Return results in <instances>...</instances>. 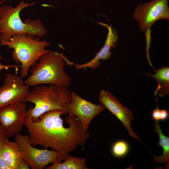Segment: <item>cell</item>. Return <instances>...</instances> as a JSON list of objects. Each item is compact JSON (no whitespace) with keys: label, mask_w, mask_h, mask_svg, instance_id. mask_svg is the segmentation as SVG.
Here are the masks:
<instances>
[{"label":"cell","mask_w":169,"mask_h":169,"mask_svg":"<svg viewBox=\"0 0 169 169\" xmlns=\"http://www.w3.org/2000/svg\"><path fill=\"white\" fill-rule=\"evenodd\" d=\"M8 0H2L1 1H0V4H2L5 1H8Z\"/></svg>","instance_id":"cb8c5ba5"},{"label":"cell","mask_w":169,"mask_h":169,"mask_svg":"<svg viewBox=\"0 0 169 169\" xmlns=\"http://www.w3.org/2000/svg\"><path fill=\"white\" fill-rule=\"evenodd\" d=\"M169 116V112L166 110L160 109L159 121H164L167 120Z\"/></svg>","instance_id":"d6986e66"},{"label":"cell","mask_w":169,"mask_h":169,"mask_svg":"<svg viewBox=\"0 0 169 169\" xmlns=\"http://www.w3.org/2000/svg\"><path fill=\"white\" fill-rule=\"evenodd\" d=\"M21 76L7 74L0 87V108L9 105L23 101L30 90Z\"/></svg>","instance_id":"9c48e42d"},{"label":"cell","mask_w":169,"mask_h":169,"mask_svg":"<svg viewBox=\"0 0 169 169\" xmlns=\"http://www.w3.org/2000/svg\"><path fill=\"white\" fill-rule=\"evenodd\" d=\"M105 109L102 105L93 104L83 99L75 92L71 91L66 112L69 115L76 116L82 128L87 130L93 118Z\"/></svg>","instance_id":"30bf717a"},{"label":"cell","mask_w":169,"mask_h":169,"mask_svg":"<svg viewBox=\"0 0 169 169\" xmlns=\"http://www.w3.org/2000/svg\"><path fill=\"white\" fill-rule=\"evenodd\" d=\"M59 162L56 161L52 165L46 167V169H88L85 165L86 159L76 157L68 154L63 161Z\"/></svg>","instance_id":"2e32d148"},{"label":"cell","mask_w":169,"mask_h":169,"mask_svg":"<svg viewBox=\"0 0 169 169\" xmlns=\"http://www.w3.org/2000/svg\"><path fill=\"white\" fill-rule=\"evenodd\" d=\"M130 146L127 141L124 140H119L115 142L112 145L111 152L112 155L117 158H121L128 154Z\"/></svg>","instance_id":"e0dca14e"},{"label":"cell","mask_w":169,"mask_h":169,"mask_svg":"<svg viewBox=\"0 0 169 169\" xmlns=\"http://www.w3.org/2000/svg\"><path fill=\"white\" fill-rule=\"evenodd\" d=\"M2 31L1 30H0V35L2 33ZM0 59H3V58L2 57V56L0 55Z\"/></svg>","instance_id":"d4e9b609"},{"label":"cell","mask_w":169,"mask_h":169,"mask_svg":"<svg viewBox=\"0 0 169 169\" xmlns=\"http://www.w3.org/2000/svg\"><path fill=\"white\" fill-rule=\"evenodd\" d=\"M14 139L23 159L32 169H43L56 161L58 157V153L53 149H40L33 147L29 135L19 134L15 136Z\"/></svg>","instance_id":"8992f818"},{"label":"cell","mask_w":169,"mask_h":169,"mask_svg":"<svg viewBox=\"0 0 169 169\" xmlns=\"http://www.w3.org/2000/svg\"><path fill=\"white\" fill-rule=\"evenodd\" d=\"M35 2L28 3L21 1L16 6L3 5L0 7V41H9L14 34H27L41 37L47 33V30L39 19H28L23 21L20 17L21 11L33 5Z\"/></svg>","instance_id":"277c9868"},{"label":"cell","mask_w":169,"mask_h":169,"mask_svg":"<svg viewBox=\"0 0 169 169\" xmlns=\"http://www.w3.org/2000/svg\"><path fill=\"white\" fill-rule=\"evenodd\" d=\"M6 138H8L4 130L0 124V142H3Z\"/></svg>","instance_id":"7402d4cb"},{"label":"cell","mask_w":169,"mask_h":169,"mask_svg":"<svg viewBox=\"0 0 169 169\" xmlns=\"http://www.w3.org/2000/svg\"><path fill=\"white\" fill-rule=\"evenodd\" d=\"M50 44L38 37L22 33L14 34L9 41H0V46L13 49L12 56L16 62L21 63L20 76L23 78L27 76L30 68L49 50L46 48Z\"/></svg>","instance_id":"5b68a950"},{"label":"cell","mask_w":169,"mask_h":169,"mask_svg":"<svg viewBox=\"0 0 169 169\" xmlns=\"http://www.w3.org/2000/svg\"><path fill=\"white\" fill-rule=\"evenodd\" d=\"M66 60L63 53L49 50L31 67V74L24 80L25 84L29 86L47 84L67 87L71 79L64 71Z\"/></svg>","instance_id":"3957f363"},{"label":"cell","mask_w":169,"mask_h":169,"mask_svg":"<svg viewBox=\"0 0 169 169\" xmlns=\"http://www.w3.org/2000/svg\"><path fill=\"white\" fill-rule=\"evenodd\" d=\"M168 0H152L139 4L135 9L133 17L140 30L144 32L160 19L169 20Z\"/></svg>","instance_id":"52a82bcc"},{"label":"cell","mask_w":169,"mask_h":169,"mask_svg":"<svg viewBox=\"0 0 169 169\" xmlns=\"http://www.w3.org/2000/svg\"><path fill=\"white\" fill-rule=\"evenodd\" d=\"M99 23L106 27L108 30L107 38L103 47L96 53L95 56L90 61L84 64H74L75 68L77 70L89 68L94 70L99 67L100 64V60H106L109 59L112 54L111 49L115 47L117 42L118 36L116 30L111 24Z\"/></svg>","instance_id":"7c38bea8"},{"label":"cell","mask_w":169,"mask_h":169,"mask_svg":"<svg viewBox=\"0 0 169 169\" xmlns=\"http://www.w3.org/2000/svg\"><path fill=\"white\" fill-rule=\"evenodd\" d=\"M145 33L146 37V57L149 65L150 66H152L150 60L149 55V51L150 47L151 41V28L148 29L145 32Z\"/></svg>","instance_id":"ac0fdd59"},{"label":"cell","mask_w":169,"mask_h":169,"mask_svg":"<svg viewBox=\"0 0 169 169\" xmlns=\"http://www.w3.org/2000/svg\"><path fill=\"white\" fill-rule=\"evenodd\" d=\"M70 96L67 87L52 84L33 86L23 101L34 105L33 107L27 110L26 118L36 122L41 115L51 110H60L67 113Z\"/></svg>","instance_id":"7a4b0ae2"},{"label":"cell","mask_w":169,"mask_h":169,"mask_svg":"<svg viewBox=\"0 0 169 169\" xmlns=\"http://www.w3.org/2000/svg\"><path fill=\"white\" fill-rule=\"evenodd\" d=\"M3 142H0V169H10L3 160L1 152V149Z\"/></svg>","instance_id":"44dd1931"},{"label":"cell","mask_w":169,"mask_h":169,"mask_svg":"<svg viewBox=\"0 0 169 169\" xmlns=\"http://www.w3.org/2000/svg\"><path fill=\"white\" fill-rule=\"evenodd\" d=\"M18 67V66L16 64L5 65L0 62V71L3 69H8L10 68H17Z\"/></svg>","instance_id":"603a6c76"},{"label":"cell","mask_w":169,"mask_h":169,"mask_svg":"<svg viewBox=\"0 0 169 169\" xmlns=\"http://www.w3.org/2000/svg\"><path fill=\"white\" fill-rule=\"evenodd\" d=\"M154 131L158 134L159 141L158 145L161 146L163 150L162 155L156 156L153 155V159L155 163L164 164L166 163V168H169V137L165 136L162 133V130L158 121H155Z\"/></svg>","instance_id":"9a60e30c"},{"label":"cell","mask_w":169,"mask_h":169,"mask_svg":"<svg viewBox=\"0 0 169 169\" xmlns=\"http://www.w3.org/2000/svg\"><path fill=\"white\" fill-rule=\"evenodd\" d=\"M26 110V104L23 101L0 108V124L8 138L19 134L21 131Z\"/></svg>","instance_id":"ba28073f"},{"label":"cell","mask_w":169,"mask_h":169,"mask_svg":"<svg viewBox=\"0 0 169 169\" xmlns=\"http://www.w3.org/2000/svg\"><path fill=\"white\" fill-rule=\"evenodd\" d=\"M2 157L10 169H29L23 159L16 143L6 138L1 149Z\"/></svg>","instance_id":"4fadbf2b"},{"label":"cell","mask_w":169,"mask_h":169,"mask_svg":"<svg viewBox=\"0 0 169 169\" xmlns=\"http://www.w3.org/2000/svg\"><path fill=\"white\" fill-rule=\"evenodd\" d=\"M156 73L153 74L148 73L146 75L152 77L156 80L157 86L154 92L156 97L158 95L161 97L169 94V67L164 66L156 70Z\"/></svg>","instance_id":"5bb4252c"},{"label":"cell","mask_w":169,"mask_h":169,"mask_svg":"<svg viewBox=\"0 0 169 169\" xmlns=\"http://www.w3.org/2000/svg\"><path fill=\"white\" fill-rule=\"evenodd\" d=\"M160 112V109L157 104L156 107L152 110L151 113V117L154 120L158 121H159Z\"/></svg>","instance_id":"ffe728a7"},{"label":"cell","mask_w":169,"mask_h":169,"mask_svg":"<svg viewBox=\"0 0 169 169\" xmlns=\"http://www.w3.org/2000/svg\"><path fill=\"white\" fill-rule=\"evenodd\" d=\"M67 113L60 110H51L41 115L36 122L25 118L24 123L31 144L52 148L59 154L56 161L59 162L63 161L69 152L79 146L84 145L90 137L88 130L82 128L74 116L69 114L65 120L69 126H64V120L61 116Z\"/></svg>","instance_id":"6da1fadb"},{"label":"cell","mask_w":169,"mask_h":169,"mask_svg":"<svg viewBox=\"0 0 169 169\" xmlns=\"http://www.w3.org/2000/svg\"><path fill=\"white\" fill-rule=\"evenodd\" d=\"M99 100L101 105L123 124L131 136L140 141L132 130L131 123L134 119L132 111L123 105L111 93L103 90L100 92Z\"/></svg>","instance_id":"8fae6325"}]
</instances>
